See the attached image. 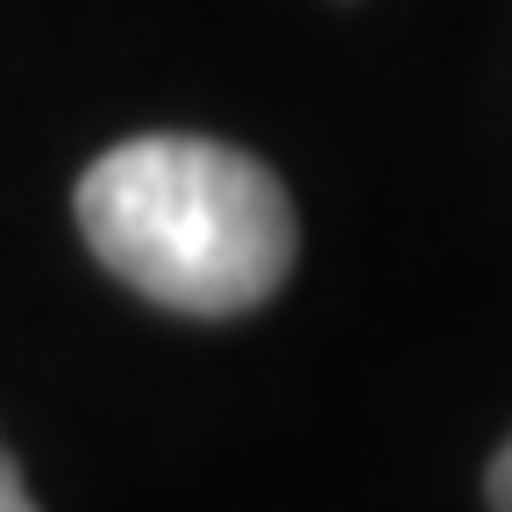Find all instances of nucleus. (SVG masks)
I'll list each match as a JSON object with an SVG mask.
<instances>
[{
	"instance_id": "7ed1b4c3",
	"label": "nucleus",
	"mask_w": 512,
	"mask_h": 512,
	"mask_svg": "<svg viewBox=\"0 0 512 512\" xmlns=\"http://www.w3.org/2000/svg\"><path fill=\"white\" fill-rule=\"evenodd\" d=\"M491 505L512 512V441L498 448V463H491Z\"/></svg>"
},
{
	"instance_id": "f03ea898",
	"label": "nucleus",
	"mask_w": 512,
	"mask_h": 512,
	"mask_svg": "<svg viewBox=\"0 0 512 512\" xmlns=\"http://www.w3.org/2000/svg\"><path fill=\"white\" fill-rule=\"evenodd\" d=\"M0 512H36V498H29V484H22V470L8 456V441H0Z\"/></svg>"
},
{
	"instance_id": "f257e3e1",
	"label": "nucleus",
	"mask_w": 512,
	"mask_h": 512,
	"mask_svg": "<svg viewBox=\"0 0 512 512\" xmlns=\"http://www.w3.org/2000/svg\"><path fill=\"white\" fill-rule=\"evenodd\" d=\"M72 207L86 249L128 292L192 320L264 306L299 256L278 171L214 136H128L93 157Z\"/></svg>"
}]
</instances>
